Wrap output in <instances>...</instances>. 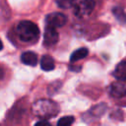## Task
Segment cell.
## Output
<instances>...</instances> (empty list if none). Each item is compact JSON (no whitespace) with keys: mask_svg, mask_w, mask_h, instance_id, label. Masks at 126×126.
<instances>
[{"mask_svg":"<svg viewBox=\"0 0 126 126\" xmlns=\"http://www.w3.org/2000/svg\"><path fill=\"white\" fill-rule=\"evenodd\" d=\"M32 112L36 117H39L42 119H48L58 114L59 105L51 99L41 98L32 103Z\"/></svg>","mask_w":126,"mask_h":126,"instance_id":"obj_1","label":"cell"},{"mask_svg":"<svg viewBox=\"0 0 126 126\" xmlns=\"http://www.w3.org/2000/svg\"><path fill=\"white\" fill-rule=\"evenodd\" d=\"M16 33L22 41L32 42L38 37L39 29L34 23L31 21H22L16 28Z\"/></svg>","mask_w":126,"mask_h":126,"instance_id":"obj_2","label":"cell"},{"mask_svg":"<svg viewBox=\"0 0 126 126\" xmlns=\"http://www.w3.org/2000/svg\"><path fill=\"white\" fill-rule=\"evenodd\" d=\"M94 0H82L75 6L74 13L78 18H84L86 16H89L94 8Z\"/></svg>","mask_w":126,"mask_h":126,"instance_id":"obj_3","label":"cell"},{"mask_svg":"<svg viewBox=\"0 0 126 126\" xmlns=\"http://www.w3.org/2000/svg\"><path fill=\"white\" fill-rule=\"evenodd\" d=\"M46 25L47 27L51 28H60L63 27L67 23V17L60 12H54L51 14H48L46 16Z\"/></svg>","mask_w":126,"mask_h":126,"instance_id":"obj_4","label":"cell"},{"mask_svg":"<svg viewBox=\"0 0 126 126\" xmlns=\"http://www.w3.org/2000/svg\"><path fill=\"white\" fill-rule=\"evenodd\" d=\"M59 34L56 32L55 28L46 27L43 34V45L46 47H51L58 42Z\"/></svg>","mask_w":126,"mask_h":126,"instance_id":"obj_5","label":"cell"},{"mask_svg":"<svg viewBox=\"0 0 126 126\" xmlns=\"http://www.w3.org/2000/svg\"><path fill=\"white\" fill-rule=\"evenodd\" d=\"M109 94L111 96L115 98H121L126 95V85L114 82L109 86Z\"/></svg>","mask_w":126,"mask_h":126,"instance_id":"obj_6","label":"cell"},{"mask_svg":"<svg viewBox=\"0 0 126 126\" xmlns=\"http://www.w3.org/2000/svg\"><path fill=\"white\" fill-rule=\"evenodd\" d=\"M21 61L29 66H35L38 62L37 56L32 51H26L21 55Z\"/></svg>","mask_w":126,"mask_h":126,"instance_id":"obj_7","label":"cell"},{"mask_svg":"<svg viewBox=\"0 0 126 126\" xmlns=\"http://www.w3.org/2000/svg\"><path fill=\"white\" fill-rule=\"evenodd\" d=\"M113 76L118 81H126V60H123L116 65L113 71Z\"/></svg>","mask_w":126,"mask_h":126,"instance_id":"obj_8","label":"cell"},{"mask_svg":"<svg viewBox=\"0 0 126 126\" xmlns=\"http://www.w3.org/2000/svg\"><path fill=\"white\" fill-rule=\"evenodd\" d=\"M40 67L44 71H51L55 67L54 60L51 56L49 55H43L40 58Z\"/></svg>","mask_w":126,"mask_h":126,"instance_id":"obj_9","label":"cell"},{"mask_svg":"<svg viewBox=\"0 0 126 126\" xmlns=\"http://www.w3.org/2000/svg\"><path fill=\"white\" fill-rule=\"evenodd\" d=\"M89 54V50L86 47H81L79 49H76L70 56V61L71 62H76L78 60H81L85 58Z\"/></svg>","mask_w":126,"mask_h":126,"instance_id":"obj_10","label":"cell"},{"mask_svg":"<svg viewBox=\"0 0 126 126\" xmlns=\"http://www.w3.org/2000/svg\"><path fill=\"white\" fill-rule=\"evenodd\" d=\"M77 0H55V3L59 8L62 9H69L76 5Z\"/></svg>","mask_w":126,"mask_h":126,"instance_id":"obj_11","label":"cell"},{"mask_svg":"<svg viewBox=\"0 0 126 126\" xmlns=\"http://www.w3.org/2000/svg\"><path fill=\"white\" fill-rule=\"evenodd\" d=\"M112 13L114 14L115 18L121 22V23H126V14L124 13V11L120 8V7H114L112 10Z\"/></svg>","mask_w":126,"mask_h":126,"instance_id":"obj_12","label":"cell"},{"mask_svg":"<svg viewBox=\"0 0 126 126\" xmlns=\"http://www.w3.org/2000/svg\"><path fill=\"white\" fill-rule=\"evenodd\" d=\"M74 120H75L74 116H71V115L64 116V117H61V118L58 120L56 126H71V125L73 124Z\"/></svg>","mask_w":126,"mask_h":126,"instance_id":"obj_13","label":"cell"},{"mask_svg":"<svg viewBox=\"0 0 126 126\" xmlns=\"http://www.w3.org/2000/svg\"><path fill=\"white\" fill-rule=\"evenodd\" d=\"M105 109H106V105L105 104H98V105H95L94 107H93L91 109V112H92L93 115L100 116L101 114H103Z\"/></svg>","mask_w":126,"mask_h":126,"instance_id":"obj_14","label":"cell"},{"mask_svg":"<svg viewBox=\"0 0 126 126\" xmlns=\"http://www.w3.org/2000/svg\"><path fill=\"white\" fill-rule=\"evenodd\" d=\"M34 126H51V124H50L47 120L43 119V120H39V121H37V122L34 124Z\"/></svg>","mask_w":126,"mask_h":126,"instance_id":"obj_15","label":"cell"}]
</instances>
